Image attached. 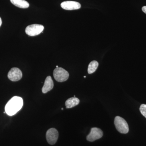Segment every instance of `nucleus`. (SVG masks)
Segmentation results:
<instances>
[{
	"instance_id": "obj_1",
	"label": "nucleus",
	"mask_w": 146,
	"mask_h": 146,
	"mask_svg": "<svg viewBox=\"0 0 146 146\" xmlns=\"http://www.w3.org/2000/svg\"><path fill=\"white\" fill-rule=\"evenodd\" d=\"M23 105V101L22 98L18 96L13 97L6 105V113L9 116H13L22 108Z\"/></svg>"
},
{
	"instance_id": "obj_2",
	"label": "nucleus",
	"mask_w": 146,
	"mask_h": 146,
	"mask_svg": "<svg viewBox=\"0 0 146 146\" xmlns=\"http://www.w3.org/2000/svg\"><path fill=\"white\" fill-rule=\"evenodd\" d=\"M114 124L116 129L120 133L126 134L129 132V128L127 122L123 118L119 116L115 117Z\"/></svg>"
},
{
	"instance_id": "obj_3",
	"label": "nucleus",
	"mask_w": 146,
	"mask_h": 146,
	"mask_svg": "<svg viewBox=\"0 0 146 146\" xmlns=\"http://www.w3.org/2000/svg\"><path fill=\"white\" fill-rule=\"evenodd\" d=\"M54 77L58 82H63L68 80L69 73L63 68L58 67L55 68L53 72Z\"/></svg>"
},
{
	"instance_id": "obj_4",
	"label": "nucleus",
	"mask_w": 146,
	"mask_h": 146,
	"mask_svg": "<svg viewBox=\"0 0 146 146\" xmlns=\"http://www.w3.org/2000/svg\"><path fill=\"white\" fill-rule=\"evenodd\" d=\"M44 27L43 25L38 24L30 25L27 27L25 29L26 33L31 36H34L38 35L44 30Z\"/></svg>"
},
{
	"instance_id": "obj_5",
	"label": "nucleus",
	"mask_w": 146,
	"mask_h": 146,
	"mask_svg": "<svg viewBox=\"0 0 146 146\" xmlns=\"http://www.w3.org/2000/svg\"><path fill=\"white\" fill-rule=\"evenodd\" d=\"M58 138V132L54 128H52L47 131L46 138L50 145H54L57 142Z\"/></svg>"
},
{
	"instance_id": "obj_6",
	"label": "nucleus",
	"mask_w": 146,
	"mask_h": 146,
	"mask_svg": "<svg viewBox=\"0 0 146 146\" xmlns=\"http://www.w3.org/2000/svg\"><path fill=\"white\" fill-rule=\"evenodd\" d=\"M103 135V132L100 129L97 127L92 128L90 133L86 137V140L89 142H94L101 138Z\"/></svg>"
},
{
	"instance_id": "obj_7",
	"label": "nucleus",
	"mask_w": 146,
	"mask_h": 146,
	"mask_svg": "<svg viewBox=\"0 0 146 146\" xmlns=\"http://www.w3.org/2000/svg\"><path fill=\"white\" fill-rule=\"evenodd\" d=\"M8 78L11 81L16 82L19 81L23 77L22 72L19 68H11L8 74Z\"/></svg>"
},
{
	"instance_id": "obj_8",
	"label": "nucleus",
	"mask_w": 146,
	"mask_h": 146,
	"mask_svg": "<svg viewBox=\"0 0 146 146\" xmlns=\"http://www.w3.org/2000/svg\"><path fill=\"white\" fill-rule=\"evenodd\" d=\"M60 6L63 9L68 10H76L81 7V5L80 3L73 1L63 2L61 3Z\"/></svg>"
},
{
	"instance_id": "obj_9",
	"label": "nucleus",
	"mask_w": 146,
	"mask_h": 146,
	"mask_svg": "<svg viewBox=\"0 0 146 146\" xmlns=\"http://www.w3.org/2000/svg\"><path fill=\"white\" fill-rule=\"evenodd\" d=\"M54 87V82L50 76L47 77L45 80L44 86L42 89V93L46 94L53 89Z\"/></svg>"
},
{
	"instance_id": "obj_10",
	"label": "nucleus",
	"mask_w": 146,
	"mask_h": 146,
	"mask_svg": "<svg viewBox=\"0 0 146 146\" xmlns=\"http://www.w3.org/2000/svg\"><path fill=\"white\" fill-rule=\"evenodd\" d=\"M80 103V100L77 98H71L68 99L65 102V105L66 108H71L75 107L78 105Z\"/></svg>"
},
{
	"instance_id": "obj_11",
	"label": "nucleus",
	"mask_w": 146,
	"mask_h": 146,
	"mask_svg": "<svg viewBox=\"0 0 146 146\" xmlns=\"http://www.w3.org/2000/svg\"><path fill=\"white\" fill-rule=\"evenodd\" d=\"M11 2L17 7L21 8H27L29 7V4L25 0H10Z\"/></svg>"
},
{
	"instance_id": "obj_12",
	"label": "nucleus",
	"mask_w": 146,
	"mask_h": 146,
	"mask_svg": "<svg viewBox=\"0 0 146 146\" xmlns=\"http://www.w3.org/2000/svg\"><path fill=\"white\" fill-rule=\"evenodd\" d=\"M99 63L96 60H93L89 63L88 68V72L89 74H93L96 70L98 67Z\"/></svg>"
},
{
	"instance_id": "obj_13",
	"label": "nucleus",
	"mask_w": 146,
	"mask_h": 146,
	"mask_svg": "<svg viewBox=\"0 0 146 146\" xmlns=\"http://www.w3.org/2000/svg\"><path fill=\"white\" fill-rule=\"evenodd\" d=\"M140 111L142 115L146 118V104L141 105L140 107Z\"/></svg>"
},
{
	"instance_id": "obj_14",
	"label": "nucleus",
	"mask_w": 146,
	"mask_h": 146,
	"mask_svg": "<svg viewBox=\"0 0 146 146\" xmlns=\"http://www.w3.org/2000/svg\"><path fill=\"white\" fill-rule=\"evenodd\" d=\"M142 10H143L144 13H145L146 14V6H145L143 7H142Z\"/></svg>"
},
{
	"instance_id": "obj_15",
	"label": "nucleus",
	"mask_w": 146,
	"mask_h": 146,
	"mask_svg": "<svg viewBox=\"0 0 146 146\" xmlns=\"http://www.w3.org/2000/svg\"><path fill=\"white\" fill-rule=\"evenodd\" d=\"M2 23V22L1 19V17H0V27Z\"/></svg>"
},
{
	"instance_id": "obj_16",
	"label": "nucleus",
	"mask_w": 146,
	"mask_h": 146,
	"mask_svg": "<svg viewBox=\"0 0 146 146\" xmlns=\"http://www.w3.org/2000/svg\"><path fill=\"white\" fill-rule=\"evenodd\" d=\"M58 65H56V68H58Z\"/></svg>"
}]
</instances>
